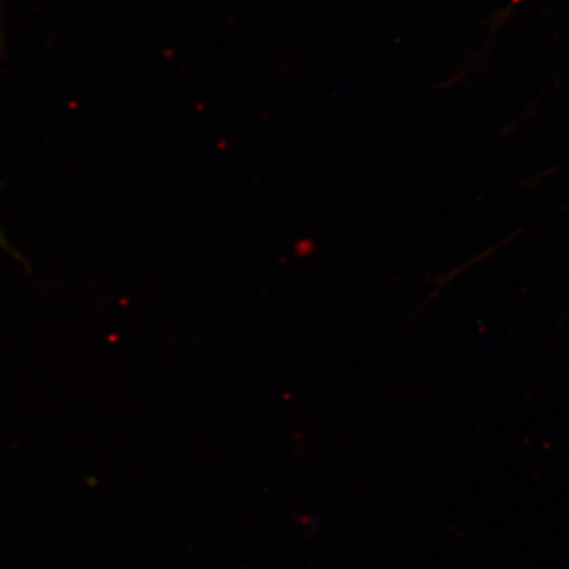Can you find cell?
Masks as SVG:
<instances>
[{
    "mask_svg": "<svg viewBox=\"0 0 569 569\" xmlns=\"http://www.w3.org/2000/svg\"><path fill=\"white\" fill-rule=\"evenodd\" d=\"M0 51H2V20H0Z\"/></svg>",
    "mask_w": 569,
    "mask_h": 569,
    "instance_id": "cell-1",
    "label": "cell"
}]
</instances>
